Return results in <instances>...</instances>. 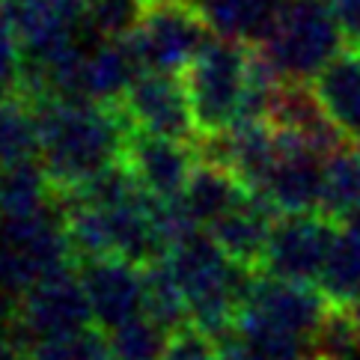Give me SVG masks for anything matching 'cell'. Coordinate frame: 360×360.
I'll list each match as a JSON object with an SVG mask.
<instances>
[{
    "mask_svg": "<svg viewBox=\"0 0 360 360\" xmlns=\"http://www.w3.org/2000/svg\"><path fill=\"white\" fill-rule=\"evenodd\" d=\"M39 128V164L57 197L72 194L86 179L122 158L134 131L122 101H89L42 96L30 101Z\"/></svg>",
    "mask_w": 360,
    "mask_h": 360,
    "instance_id": "obj_1",
    "label": "cell"
},
{
    "mask_svg": "<svg viewBox=\"0 0 360 360\" xmlns=\"http://www.w3.org/2000/svg\"><path fill=\"white\" fill-rule=\"evenodd\" d=\"M256 48L274 63L283 81H313L349 42L330 0H283Z\"/></svg>",
    "mask_w": 360,
    "mask_h": 360,
    "instance_id": "obj_2",
    "label": "cell"
},
{
    "mask_svg": "<svg viewBox=\"0 0 360 360\" xmlns=\"http://www.w3.org/2000/svg\"><path fill=\"white\" fill-rule=\"evenodd\" d=\"M93 325L96 319L81 271L78 265H69L36 280L21 298L9 304V313L4 316V337L30 352L42 340L66 337Z\"/></svg>",
    "mask_w": 360,
    "mask_h": 360,
    "instance_id": "obj_3",
    "label": "cell"
},
{
    "mask_svg": "<svg viewBox=\"0 0 360 360\" xmlns=\"http://www.w3.org/2000/svg\"><path fill=\"white\" fill-rule=\"evenodd\" d=\"M248 42L226 39V36L214 33L200 48V54L182 69L200 137L217 134L236 122L244 86H248Z\"/></svg>",
    "mask_w": 360,
    "mask_h": 360,
    "instance_id": "obj_4",
    "label": "cell"
},
{
    "mask_svg": "<svg viewBox=\"0 0 360 360\" xmlns=\"http://www.w3.org/2000/svg\"><path fill=\"white\" fill-rule=\"evenodd\" d=\"M209 36V24L191 0H149L143 21L128 39L146 72H182Z\"/></svg>",
    "mask_w": 360,
    "mask_h": 360,
    "instance_id": "obj_5",
    "label": "cell"
},
{
    "mask_svg": "<svg viewBox=\"0 0 360 360\" xmlns=\"http://www.w3.org/2000/svg\"><path fill=\"white\" fill-rule=\"evenodd\" d=\"M340 221L325 212L283 214L274 221L265 253V274L295 283H319L337 241Z\"/></svg>",
    "mask_w": 360,
    "mask_h": 360,
    "instance_id": "obj_6",
    "label": "cell"
},
{
    "mask_svg": "<svg viewBox=\"0 0 360 360\" xmlns=\"http://www.w3.org/2000/svg\"><path fill=\"white\" fill-rule=\"evenodd\" d=\"M274 140L280 158L268 182L259 188L274 202L280 214L321 212V191H325V155L316 152L307 137L295 128L274 125Z\"/></svg>",
    "mask_w": 360,
    "mask_h": 360,
    "instance_id": "obj_7",
    "label": "cell"
},
{
    "mask_svg": "<svg viewBox=\"0 0 360 360\" xmlns=\"http://www.w3.org/2000/svg\"><path fill=\"white\" fill-rule=\"evenodd\" d=\"M120 101L131 122L143 131L188 143L200 140L182 72H143Z\"/></svg>",
    "mask_w": 360,
    "mask_h": 360,
    "instance_id": "obj_8",
    "label": "cell"
},
{
    "mask_svg": "<svg viewBox=\"0 0 360 360\" xmlns=\"http://www.w3.org/2000/svg\"><path fill=\"white\" fill-rule=\"evenodd\" d=\"M122 161L146 194L158 200H176L185 194L188 179L200 164V152L197 143H188V140L134 128L125 137Z\"/></svg>",
    "mask_w": 360,
    "mask_h": 360,
    "instance_id": "obj_9",
    "label": "cell"
},
{
    "mask_svg": "<svg viewBox=\"0 0 360 360\" xmlns=\"http://www.w3.org/2000/svg\"><path fill=\"white\" fill-rule=\"evenodd\" d=\"M78 271L93 307L96 328L105 333L146 313V277L140 265L120 256H98V259H81Z\"/></svg>",
    "mask_w": 360,
    "mask_h": 360,
    "instance_id": "obj_10",
    "label": "cell"
},
{
    "mask_svg": "<svg viewBox=\"0 0 360 360\" xmlns=\"http://www.w3.org/2000/svg\"><path fill=\"white\" fill-rule=\"evenodd\" d=\"M328 307L330 301L325 298V292L313 289V283H295L259 271L244 310L274 321V325L298 333V337L313 340Z\"/></svg>",
    "mask_w": 360,
    "mask_h": 360,
    "instance_id": "obj_11",
    "label": "cell"
},
{
    "mask_svg": "<svg viewBox=\"0 0 360 360\" xmlns=\"http://www.w3.org/2000/svg\"><path fill=\"white\" fill-rule=\"evenodd\" d=\"M277 209L262 191H250V197L238 202L233 212L217 217L212 226H205L212 238L221 244V250L233 262L262 271L265 268V253L268 241H271V229L277 221Z\"/></svg>",
    "mask_w": 360,
    "mask_h": 360,
    "instance_id": "obj_12",
    "label": "cell"
},
{
    "mask_svg": "<svg viewBox=\"0 0 360 360\" xmlns=\"http://www.w3.org/2000/svg\"><path fill=\"white\" fill-rule=\"evenodd\" d=\"M131 39H101L96 48L86 51L81 72V98L89 101H120L128 86L143 75Z\"/></svg>",
    "mask_w": 360,
    "mask_h": 360,
    "instance_id": "obj_13",
    "label": "cell"
},
{
    "mask_svg": "<svg viewBox=\"0 0 360 360\" xmlns=\"http://www.w3.org/2000/svg\"><path fill=\"white\" fill-rule=\"evenodd\" d=\"M313 89L328 117L360 146V51L349 48L333 57L313 78Z\"/></svg>",
    "mask_w": 360,
    "mask_h": 360,
    "instance_id": "obj_14",
    "label": "cell"
},
{
    "mask_svg": "<svg viewBox=\"0 0 360 360\" xmlns=\"http://www.w3.org/2000/svg\"><path fill=\"white\" fill-rule=\"evenodd\" d=\"M250 197V188L224 164L200 161L197 170L191 173L182 202L191 212V217L197 221V226H212L217 217H224L226 212H233L238 202Z\"/></svg>",
    "mask_w": 360,
    "mask_h": 360,
    "instance_id": "obj_15",
    "label": "cell"
},
{
    "mask_svg": "<svg viewBox=\"0 0 360 360\" xmlns=\"http://www.w3.org/2000/svg\"><path fill=\"white\" fill-rule=\"evenodd\" d=\"M191 4L212 33L256 45L271 27L283 0H191Z\"/></svg>",
    "mask_w": 360,
    "mask_h": 360,
    "instance_id": "obj_16",
    "label": "cell"
},
{
    "mask_svg": "<svg viewBox=\"0 0 360 360\" xmlns=\"http://www.w3.org/2000/svg\"><path fill=\"white\" fill-rule=\"evenodd\" d=\"M319 289L330 304L342 307H352L360 298V214L340 221V233L321 271Z\"/></svg>",
    "mask_w": 360,
    "mask_h": 360,
    "instance_id": "obj_17",
    "label": "cell"
},
{
    "mask_svg": "<svg viewBox=\"0 0 360 360\" xmlns=\"http://www.w3.org/2000/svg\"><path fill=\"white\" fill-rule=\"evenodd\" d=\"M321 212L349 221L360 214V149L345 143L325 158V191H321Z\"/></svg>",
    "mask_w": 360,
    "mask_h": 360,
    "instance_id": "obj_18",
    "label": "cell"
},
{
    "mask_svg": "<svg viewBox=\"0 0 360 360\" xmlns=\"http://www.w3.org/2000/svg\"><path fill=\"white\" fill-rule=\"evenodd\" d=\"M39 158V128L27 98H0V167Z\"/></svg>",
    "mask_w": 360,
    "mask_h": 360,
    "instance_id": "obj_19",
    "label": "cell"
},
{
    "mask_svg": "<svg viewBox=\"0 0 360 360\" xmlns=\"http://www.w3.org/2000/svg\"><path fill=\"white\" fill-rule=\"evenodd\" d=\"M143 277H146V316L149 319H155L167 330H176L179 325L191 321L185 289L179 283L176 271L170 268V262H167V256L146 265Z\"/></svg>",
    "mask_w": 360,
    "mask_h": 360,
    "instance_id": "obj_20",
    "label": "cell"
},
{
    "mask_svg": "<svg viewBox=\"0 0 360 360\" xmlns=\"http://www.w3.org/2000/svg\"><path fill=\"white\" fill-rule=\"evenodd\" d=\"M149 0H86L81 30L93 39H128L146 15Z\"/></svg>",
    "mask_w": 360,
    "mask_h": 360,
    "instance_id": "obj_21",
    "label": "cell"
},
{
    "mask_svg": "<svg viewBox=\"0 0 360 360\" xmlns=\"http://www.w3.org/2000/svg\"><path fill=\"white\" fill-rule=\"evenodd\" d=\"M313 352L325 360H357L360 357V330L352 307L330 304L313 337Z\"/></svg>",
    "mask_w": 360,
    "mask_h": 360,
    "instance_id": "obj_22",
    "label": "cell"
},
{
    "mask_svg": "<svg viewBox=\"0 0 360 360\" xmlns=\"http://www.w3.org/2000/svg\"><path fill=\"white\" fill-rule=\"evenodd\" d=\"M167 337H170V330L161 328L155 319H149L143 313L120 325L117 330H110L108 342H110L113 360H161Z\"/></svg>",
    "mask_w": 360,
    "mask_h": 360,
    "instance_id": "obj_23",
    "label": "cell"
},
{
    "mask_svg": "<svg viewBox=\"0 0 360 360\" xmlns=\"http://www.w3.org/2000/svg\"><path fill=\"white\" fill-rule=\"evenodd\" d=\"M33 360H113L108 333L101 328H86L66 337L42 340L30 349Z\"/></svg>",
    "mask_w": 360,
    "mask_h": 360,
    "instance_id": "obj_24",
    "label": "cell"
},
{
    "mask_svg": "<svg viewBox=\"0 0 360 360\" xmlns=\"http://www.w3.org/2000/svg\"><path fill=\"white\" fill-rule=\"evenodd\" d=\"M161 360H221V342L194 321L170 330Z\"/></svg>",
    "mask_w": 360,
    "mask_h": 360,
    "instance_id": "obj_25",
    "label": "cell"
},
{
    "mask_svg": "<svg viewBox=\"0 0 360 360\" xmlns=\"http://www.w3.org/2000/svg\"><path fill=\"white\" fill-rule=\"evenodd\" d=\"M24 84V54L21 42L9 24L0 18V98L21 96Z\"/></svg>",
    "mask_w": 360,
    "mask_h": 360,
    "instance_id": "obj_26",
    "label": "cell"
},
{
    "mask_svg": "<svg viewBox=\"0 0 360 360\" xmlns=\"http://www.w3.org/2000/svg\"><path fill=\"white\" fill-rule=\"evenodd\" d=\"M333 15H337L340 27L345 33L349 48L360 45V0H330Z\"/></svg>",
    "mask_w": 360,
    "mask_h": 360,
    "instance_id": "obj_27",
    "label": "cell"
},
{
    "mask_svg": "<svg viewBox=\"0 0 360 360\" xmlns=\"http://www.w3.org/2000/svg\"><path fill=\"white\" fill-rule=\"evenodd\" d=\"M352 310H354V319H357V330H360V298L352 304Z\"/></svg>",
    "mask_w": 360,
    "mask_h": 360,
    "instance_id": "obj_28",
    "label": "cell"
},
{
    "mask_svg": "<svg viewBox=\"0 0 360 360\" xmlns=\"http://www.w3.org/2000/svg\"><path fill=\"white\" fill-rule=\"evenodd\" d=\"M354 48H357V51H360V45H354Z\"/></svg>",
    "mask_w": 360,
    "mask_h": 360,
    "instance_id": "obj_29",
    "label": "cell"
}]
</instances>
